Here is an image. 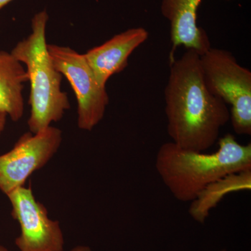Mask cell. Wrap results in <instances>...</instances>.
I'll return each mask as SVG.
<instances>
[{"label":"cell","mask_w":251,"mask_h":251,"mask_svg":"<svg viewBox=\"0 0 251 251\" xmlns=\"http://www.w3.org/2000/svg\"><path fill=\"white\" fill-rule=\"evenodd\" d=\"M12 1L13 0H0V10Z\"/></svg>","instance_id":"obj_14"},{"label":"cell","mask_w":251,"mask_h":251,"mask_svg":"<svg viewBox=\"0 0 251 251\" xmlns=\"http://www.w3.org/2000/svg\"><path fill=\"white\" fill-rule=\"evenodd\" d=\"M148 37V31L144 28H131L84 54L99 83L105 87L112 75L126 68L130 54Z\"/></svg>","instance_id":"obj_8"},{"label":"cell","mask_w":251,"mask_h":251,"mask_svg":"<svg viewBox=\"0 0 251 251\" xmlns=\"http://www.w3.org/2000/svg\"><path fill=\"white\" fill-rule=\"evenodd\" d=\"M47 11L34 15L31 33L19 41L11 53L25 65L30 83L28 103L30 115L27 120L29 131L36 133L60 121L71 108L67 92L61 88L62 75L50 57L46 42Z\"/></svg>","instance_id":"obj_3"},{"label":"cell","mask_w":251,"mask_h":251,"mask_svg":"<svg viewBox=\"0 0 251 251\" xmlns=\"http://www.w3.org/2000/svg\"><path fill=\"white\" fill-rule=\"evenodd\" d=\"M201 66L209 92L230 105L234 131L251 135V71L240 65L232 52L213 48L201 56Z\"/></svg>","instance_id":"obj_4"},{"label":"cell","mask_w":251,"mask_h":251,"mask_svg":"<svg viewBox=\"0 0 251 251\" xmlns=\"http://www.w3.org/2000/svg\"><path fill=\"white\" fill-rule=\"evenodd\" d=\"M251 189V169L237 172L208 185L191 202L188 213L194 221L203 224L211 211L229 193Z\"/></svg>","instance_id":"obj_11"},{"label":"cell","mask_w":251,"mask_h":251,"mask_svg":"<svg viewBox=\"0 0 251 251\" xmlns=\"http://www.w3.org/2000/svg\"><path fill=\"white\" fill-rule=\"evenodd\" d=\"M164 97L172 143L198 152H205L217 143L230 114L227 104L206 87L196 51L187 50L172 62Z\"/></svg>","instance_id":"obj_1"},{"label":"cell","mask_w":251,"mask_h":251,"mask_svg":"<svg viewBox=\"0 0 251 251\" xmlns=\"http://www.w3.org/2000/svg\"><path fill=\"white\" fill-rule=\"evenodd\" d=\"M54 67L69 81L77 103V126L91 131L103 120L109 104L106 87L100 85L84 54L68 46L48 44Z\"/></svg>","instance_id":"obj_5"},{"label":"cell","mask_w":251,"mask_h":251,"mask_svg":"<svg viewBox=\"0 0 251 251\" xmlns=\"http://www.w3.org/2000/svg\"><path fill=\"white\" fill-rule=\"evenodd\" d=\"M69 251H92V249L88 246L79 245L73 248L72 250Z\"/></svg>","instance_id":"obj_13"},{"label":"cell","mask_w":251,"mask_h":251,"mask_svg":"<svg viewBox=\"0 0 251 251\" xmlns=\"http://www.w3.org/2000/svg\"><path fill=\"white\" fill-rule=\"evenodd\" d=\"M213 153L188 151L172 142L157 151V173L172 195L191 202L208 185L226 175L251 169V144L242 145L227 133L218 140Z\"/></svg>","instance_id":"obj_2"},{"label":"cell","mask_w":251,"mask_h":251,"mask_svg":"<svg viewBox=\"0 0 251 251\" xmlns=\"http://www.w3.org/2000/svg\"><path fill=\"white\" fill-rule=\"evenodd\" d=\"M0 251H9L6 249V247H4V246L0 245Z\"/></svg>","instance_id":"obj_15"},{"label":"cell","mask_w":251,"mask_h":251,"mask_svg":"<svg viewBox=\"0 0 251 251\" xmlns=\"http://www.w3.org/2000/svg\"><path fill=\"white\" fill-rule=\"evenodd\" d=\"M7 115L4 112L0 111V136L2 134L6 126V120H7Z\"/></svg>","instance_id":"obj_12"},{"label":"cell","mask_w":251,"mask_h":251,"mask_svg":"<svg viewBox=\"0 0 251 251\" xmlns=\"http://www.w3.org/2000/svg\"><path fill=\"white\" fill-rule=\"evenodd\" d=\"M202 0H163L161 11L171 24L173 51L180 46L200 56L211 49L209 36L197 25L198 6Z\"/></svg>","instance_id":"obj_9"},{"label":"cell","mask_w":251,"mask_h":251,"mask_svg":"<svg viewBox=\"0 0 251 251\" xmlns=\"http://www.w3.org/2000/svg\"><path fill=\"white\" fill-rule=\"evenodd\" d=\"M219 251H226V249H223V250H221Z\"/></svg>","instance_id":"obj_16"},{"label":"cell","mask_w":251,"mask_h":251,"mask_svg":"<svg viewBox=\"0 0 251 251\" xmlns=\"http://www.w3.org/2000/svg\"><path fill=\"white\" fill-rule=\"evenodd\" d=\"M62 140V130L52 126L36 133L29 131L21 135L14 148L0 155V191L6 196L25 186L34 172L53 158Z\"/></svg>","instance_id":"obj_6"},{"label":"cell","mask_w":251,"mask_h":251,"mask_svg":"<svg viewBox=\"0 0 251 251\" xmlns=\"http://www.w3.org/2000/svg\"><path fill=\"white\" fill-rule=\"evenodd\" d=\"M28 82L25 68L11 52L0 50V111L12 121H19L25 112L23 91Z\"/></svg>","instance_id":"obj_10"},{"label":"cell","mask_w":251,"mask_h":251,"mask_svg":"<svg viewBox=\"0 0 251 251\" xmlns=\"http://www.w3.org/2000/svg\"><path fill=\"white\" fill-rule=\"evenodd\" d=\"M11 215L21 234L15 240L19 251H64V237L58 221L51 219L46 206L37 201L31 185L6 195Z\"/></svg>","instance_id":"obj_7"}]
</instances>
